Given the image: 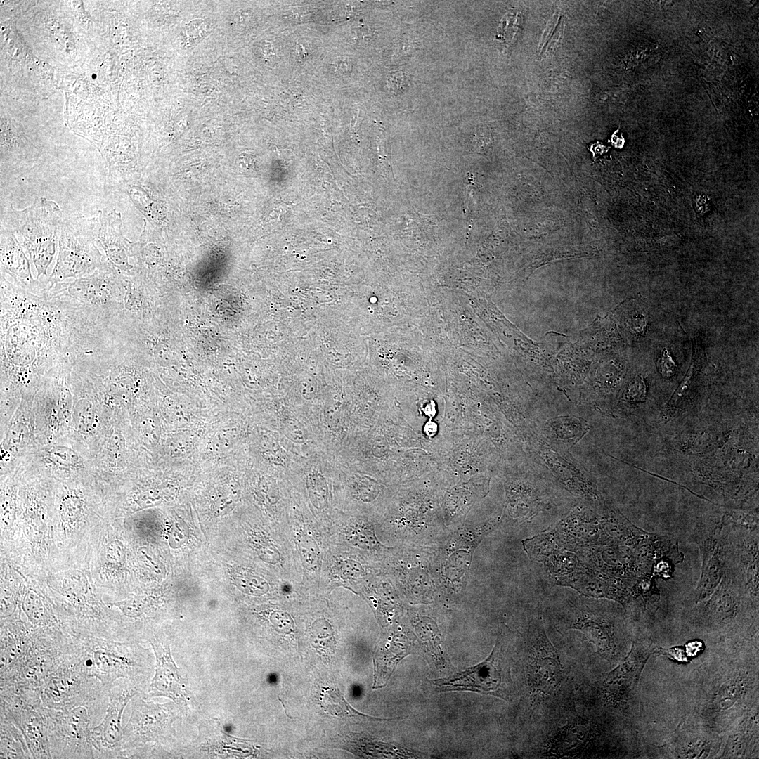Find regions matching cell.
<instances>
[{"mask_svg":"<svg viewBox=\"0 0 759 759\" xmlns=\"http://www.w3.org/2000/svg\"><path fill=\"white\" fill-rule=\"evenodd\" d=\"M297 545L304 563L308 566H315L319 559V549L316 541L311 537L304 535L298 539Z\"/></svg>","mask_w":759,"mask_h":759,"instance_id":"cell-22","label":"cell"},{"mask_svg":"<svg viewBox=\"0 0 759 759\" xmlns=\"http://www.w3.org/2000/svg\"><path fill=\"white\" fill-rule=\"evenodd\" d=\"M150 644L155 657V674L142 694L146 699L165 696L180 706L187 705V682L172 659L169 645L157 640H151Z\"/></svg>","mask_w":759,"mask_h":759,"instance_id":"cell-10","label":"cell"},{"mask_svg":"<svg viewBox=\"0 0 759 759\" xmlns=\"http://www.w3.org/2000/svg\"><path fill=\"white\" fill-rule=\"evenodd\" d=\"M1 268L19 285L32 286V279L30 261L27 258L15 233L8 227L1 226Z\"/></svg>","mask_w":759,"mask_h":759,"instance_id":"cell-12","label":"cell"},{"mask_svg":"<svg viewBox=\"0 0 759 759\" xmlns=\"http://www.w3.org/2000/svg\"><path fill=\"white\" fill-rule=\"evenodd\" d=\"M98 220L74 217L63 220L58 240L56 264L47 284L89 275L102 264L97 247Z\"/></svg>","mask_w":759,"mask_h":759,"instance_id":"cell-4","label":"cell"},{"mask_svg":"<svg viewBox=\"0 0 759 759\" xmlns=\"http://www.w3.org/2000/svg\"><path fill=\"white\" fill-rule=\"evenodd\" d=\"M40 696L43 706L60 711L108 699L103 684L84 673L68 654L45 677Z\"/></svg>","mask_w":759,"mask_h":759,"instance_id":"cell-5","label":"cell"},{"mask_svg":"<svg viewBox=\"0 0 759 759\" xmlns=\"http://www.w3.org/2000/svg\"><path fill=\"white\" fill-rule=\"evenodd\" d=\"M238 587L245 591L254 595H261L268 590V584L262 578L257 576H240L236 579Z\"/></svg>","mask_w":759,"mask_h":759,"instance_id":"cell-23","label":"cell"},{"mask_svg":"<svg viewBox=\"0 0 759 759\" xmlns=\"http://www.w3.org/2000/svg\"><path fill=\"white\" fill-rule=\"evenodd\" d=\"M68 654L84 673L97 678L106 689L123 679L143 693L153 668L151 651L131 642L71 636Z\"/></svg>","mask_w":759,"mask_h":759,"instance_id":"cell-1","label":"cell"},{"mask_svg":"<svg viewBox=\"0 0 759 759\" xmlns=\"http://www.w3.org/2000/svg\"><path fill=\"white\" fill-rule=\"evenodd\" d=\"M439 691H472L506 699L510 692L509 666L498 641L483 662L448 678L432 680Z\"/></svg>","mask_w":759,"mask_h":759,"instance_id":"cell-7","label":"cell"},{"mask_svg":"<svg viewBox=\"0 0 759 759\" xmlns=\"http://www.w3.org/2000/svg\"><path fill=\"white\" fill-rule=\"evenodd\" d=\"M528 678L533 689L543 695L553 693L562 680L557 653L548 640L542 619L533 618L528 628Z\"/></svg>","mask_w":759,"mask_h":759,"instance_id":"cell-9","label":"cell"},{"mask_svg":"<svg viewBox=\"0 0 759 759\" xmlns=\"http://www.w3.org/2000/svg\"><path fill=\"white\" fill-rule=\"evenodd\" d=\"M23 610L34 625L49 628L54 625V618L43 601L37 595L29 592L24 599Z\"/></svg>","mask_w":759,"mask_h":759,"instance_id":"cell-18","label":"cell"},{"mask_svg":"<svg viewBox=\"0 0 759 759\" xmlns=\"http://www.w3.org/2000/svg\"><path fill=\"white\" fill-rule=\"evenodd\" d=\"M306 484L309 496L313 505L318 509L323 508L327 500V486L323 476L313 472L308 476Z\"/></svg>","mask_w":759,"mask_h":759,"instance_id":"cell-20","label":"cell"},{"mask_svg":"<svg viewBox=\"0 0 759 759\" xmlns=\"http://www.w3.org/2000/svg\"><path fill=\"white\" fill-rule=\"evenodd\" d=\"M98 220V242L104 250L105 257L115 268L124 267L126 257L120 213L100 211Z\"/></svg>","mask_w":759,"mask_h":759,"instance_id":"cell-13","label":"cell"},{"mask_svg":"<svg viewBox=\"0 0 759 759\" xmlns=\"http://www.w3.org/2000/svg\"><path fill=\"white\" fill-rule=\"evenodd\" d=\"M559 584L569 585L588 597H607L620 602L623 601L621 597L622 596L618 592L606 588V585L604 583L588 573H574L570 576L561 578Z\"/></svg>","mask_w":759,"mask_h":759,"instance_id":"cell-17","label":"cell"},{"mask_svg":"<svg viewBox=\"0 0 759 759\" xmlns=\"http://www.w3.org/2000/svg\"><path fill=\"white\" fill-rule=\"evenodd\" d=\"M4 216L2 224L21 239L37 271V278L46 275L63 222L59 206L53 200L37 197L31 206L22 210L11 205Z\"/></svg>","mask_w":759,"mask_h":759,"instance_id":"cell-2","label":"cell"},{"mask_svg":"<svg viewBox=\"0 0 759 759\" xmlns=\"http://www.w3.org/2000/svg\"><path fill=\"white\" fill-rule=\"evenodd\" d=\"M271 622L283 632L291 631L293 622L289 615L284 612H274L271 616Z\"/></svg>","mask_w":759,"mask_h":759,"instance_id":"cell-24","label":"cell"},{"mask_svg":"<svg viewBox=\"0 0 759 759\" xmlns=\"http://www.w3.org/2000/svg\"><path fill=\"white\" fill-rule=\"evenodd\" d=\"M658 363L660 371L663 375L669 377V375L673 374V370L674 367H675V365L671 357L669 356L667 349L665 350L662 358H659Z\"/></svg>","mask_w":759,"mask_h":759,"instance_id":"cell-27","label":"cell"},{"mask_svg":"<svg viewBox=\"0 0 759 759\" xmlns=\"http://www.w3.org/2000/svg\"><path fill=\"white\" fill-rule=\"evenodd\" d=\"M43 706L25 708L12 716L4 717L12 721L22 732L32 758H52L48 727Z\"/></svg>","mask_w":759,"mask_h":759,"instance_id":"cell-11","label":"cell"},{"mask_svg":"<svg viewBox=\"0 0 759 759\" xmlns=\"http://www.w3.org/2000/svg\"><path fill=\"white\" fill-rule=\"evenodd\" d=\"M320 699L321 706L325 712L330 715L338 716L358 715L368 718H375L357 712L346 701L337 689L326 688L322 693Z\"/></svg>","mask_w":759,"mask_h":759,"instance_id":"cell-19","label":"cell"},{"mask_svg":"<svg viewBox=\"0 0 759 759\" xmlns=\"http://www.w3.org/2000/svg\"><path fill=\"white\" fill-rule=\"evenodd\" d=\"M141 690L130 682L120 679L108 689V704L102 721L91 732L94 758H120L123 739L122 718L127 703Z\"/></svg>","mask_w":759,"mask_h":759,"instance_id":"cell-8","label":"cell"},{"mask_svg":"<svg viewBox=\"0 0 759 759\" xmlns=\"http://www.w3.org/2000/svg\"><path fill=\"white\" fill-rule=\"evenodd\" d=\"M0 758H32L20 729L10 720L0 718Z\"/></svg>","mask_w":759,"mask_h":759,"instance_id":"cell-16","label":"cell"},{"mask_svg":"<svg viewBox=\"0 0 759 759\" xmlns=\"http://www.w3.org/2000/svg\"><path fill=\"white\" fill-rule=\"evenodd\" d=\"M286 433L291 440L297 443H303L306 439L303 427L297 421L290 420L286 427Z\"/></svg>","mask_w":759,"mask_h":759,"instance_id":"cell-25","label":"cell"},{"mask_svg":"<svg viewBox=\"0 0 759 759\" xmlns=\"http://www.w3.org/2000/svg\"><path fill=\"white\" fill-rule=\"evenodd\" d=\"M646 653L634 643L628 656L612 670L604 681L606 686L632 687L637 681L647 660Z\"/></svg>","mask_w":759,"mask_h":759,"instance_id":"cell-14","label":"cell"},{"mask_svg":"<svg viewBox=\"0 0 759 759\" xmlns=\"http://www.w3.org/2000/svg\"><path fill=\"white\" fill-rule=\"evenodd\" d=\"M361 568L357 562L351 559H346L341 562L339 566V576L343 579L353 578L360 573Z\"/></svg>","mask_w":759,"mask_h":759,"instance_id":"cell-26","label":"cell"},{"mask_svg":"<svg viewBox=\"0 0 759 759\" xmlns=\"http://www.w3.org/2000/svg\"><path fill=\"white\" fill-rule=\"evenodd\" d=\"M146 700L138 694L131 699L130 718L123 728L121 758L130 755L148 743L161 741L177 718L171 702L158 703Z\"/></svg>","mask_w":759,"mask_h":759,"instance_id":"cell-6","label":"cell"},{"mask_svg":"<svg viewBox=\"0 0 759 759\" xmlns=\"http://www.w3.org/2000/svg\"><path fill=\"white\" fill-rule=\"evenodd\" d=\"M108 704L105 700L65 711L43 706L52 758H94L91 734Z\"/></svg>","mask_w":759,"mask_h":759,"instance_id":"cell-3","label":"cell"},{"mask_svg":"<svg viewBox=\"0 0 759 759\" xmlns=\"http://www.w3.org/2000/svg\"><path fill=\"white\" fill-rule=\"evenodd\" d=\"M582 632L595 644L600 654H609L612 649L611 632L609 625L595 616L583 614L570 627Z\"/></svg>","mask_w":759,"mask_h":759,"instance_id":"cell-15","label":"cell"},{"mask_svg":"<svg viewBox=\"0 0 759 759\" xmlns=\"http://www.w3.org/2000/svg\"><path fill=\"white\" fill-rule=\"evenodd\" d=\"M564 27V20L557 12L549 20L542 34L538 45V55L542 56L550 47L558 41Z\"/></svg>","mask_w":759,"mask_h":759,"instance_id":"cell-21","label":"cell"}]
</instances>
